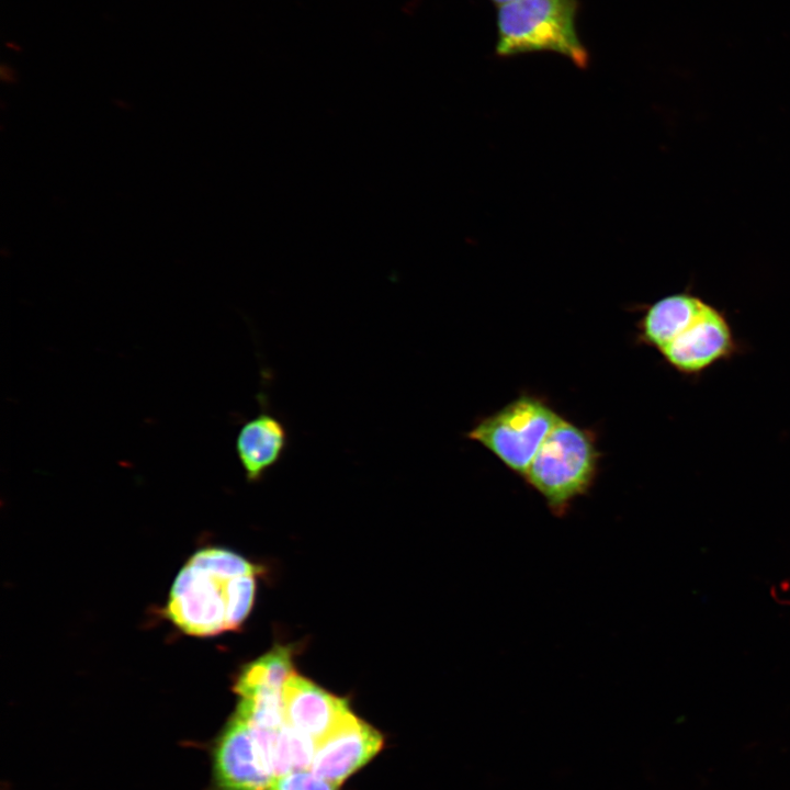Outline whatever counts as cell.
<instances>
[{
    "mask_svg": "<svg viewBox=\"0 0 790 790\" xmlns=\"http://www.w3.org/2000/svg\"><path fill=\"white\" fill-rule=\"evenodd\" d=\"M259 568L223 549L195 553L178 574L167 603L168 618L183 632L210 636L228 631L232 579Z\"/></svg>",
    "mask_w": 790,
    "mask_h": 790,
    "instance_id": "obj_1",
    "label": "cell"
},
{
    "mask_svg": "<svg viewBox=\"0 0 790 790\" xmlns=\"http://www.w3.org/2000/svg\"><path fill=\"white\" fill-rule=\"evenodd\" d=\"M577 0H517L498 7L496 54L553 52L586 68L589 55L576 30Z\"/></svg>",
    "mask_w": 790,
    "mask_h": 790,
    "instance_id": "obj_2",
    "label": "cell"
},
{
    "mask_svg": "<svg viewBox=\"0 0 790 790\" xmlns=\"http://www.w3.org/2000/svg\"><path fill=\"white\" fill-rule=\"evenodd\" d=\"M599 453L590 431L563 419L552 428L524 474L556 516L591 487Z\"/></svg>",
    "mask_w": 790,
    "mask_h": 790,
    "instance_id": "obj_3",
    "label": "cell"
},
{
    "mask_svg": "<svg viewBox=\"0 0 790 790\" xmlns=\"http://www.w3.org/2000/svg\"><path fill=\"white\" fill-rule=\"evenodd\" d=\"M560 416L542 399L522 395L479 420L467 433L509 470L524 476Z\"/></svg>",
    "mask_w": 790,
    "mask_h": 790,
    "instance_id": "obj_4",
    "label": "cell"
},
{
    "mask_svg": "<svg viewBox=\"0 0 790 790\" xmlns=\"http://www.w3.org/2000/svg\"><path fill=\"white\" fill-rule=\"evenodd\" d=\"M738 351L740 345L726 315L707 302L693 323L661 354L677 372L699 376Z\"/></svg>",
    "mask_w": 790,
    "mask_h": 790,
    "instance_id": "obj_5",
    "label": "cell"
},
{
    "mask_svg": "<svg viewBox=\"0 0 790 790\" xmlns=\"http://www.w3.org/2000/svg\"><path fill=\"white\" fill-rule=\"evenodd\" d=\"M382 745L380 732L350 712L317 744L311 770L339 786L370 761Z\"/></svg>",
    "mask_w": 790,
    "mask_h": 790,
    "instance_id": "obj_6",
    "label": "cell"
},
{
    "mask_svg": "<svg viewBox=\"0 0 790 790\" xmlns=\"http://www.w3.org/2000/svg\"><path fill=\"white\" fill-rule=\"evenodd\" d=\"M215 771L222 790H272L276 780L249 726L236 715L218 741Z\"/></svg>",
    "mask_w": 790,
    "mask_h": 790,
    "instance_id": "obj_7",
    "label": "cell"
},
{
    "mask_svg": "<svg viewBox=\"0 0 790 790\" xmlns=\"http://www.w3.org/2000/svg\"><path fill=\"white\" fill-rule=\"evenodd\" d=\"M285 723L318 744L351 712L348 702L292 674L283 687Z\"/></svg>",
    "mask_w": 790,
    "mask_h": 790,
    "instance_id": "obj_8",
    "label": "cell"
},
{
    "mask_svg": "<svg viewBox=\"0 0 790 790\" xmlns=\"http://www.w3.org/2000/svg\"><path fill=\"white\" fill-rule=\"evenodd\" d=\"M289 445L284 422L261 403L260 413L239 429L236 452L249 482L260 481L283 458Z\"/></svg>",
    "mask_w": 790,
    "mask_h": 790,
    "instance_id": "obj_9",
    "label": "cell"
},
{
    "mask_svg": "<svg viewBox=\"0 0 790 790\" xmlns=\"http://www.w3.org/2000/svg\"><path fill=\"white\" fill-rule=\"evenodd\" d=\"M706 304V300L690 292L657 300L639 321L641 341L661 352L693 323Z\"/></svg>",
    "mask_w": 790,
    "mask_h": 790,
    "instance_id": "obj_10",
    "label": "cell"
},
{
    "mask_svg": "<svg viewBox=\"0 0 790 790\" xmlns=\"http://www.w3.org/2000/svg\"><path fill=\"white\" fill-rule=\"evenodd\" d=\"M292 674L291 647L276 646L242 669L235 684V691L239 697L260 692L282 693Z\"/></svg>",
    "mask_w": 790,
    "mask_h": 790,
    "instance_id": "obj_11",
    "label": "cell"
},
{
    "mask_svg": "<svg viewBox=\"0 0 790 790\" xmlns=\"http://www.w3.org/2000/svg\"><path fill=\"white\" fill-rule=\"evenodd\" d=\"M316 742L286 723L275 732L262 749L264 759L278 779L311 768Z\"/></svg>",
    "mask_w": 790,
    "mask_h": 790,
    "instance_id": "obj_12",
    "label": "cell"
},
{
    "mask_svg": "<svg viewBox=\"0 0 790 790\" xmlns=\"http://www.w3.org/2000/svg\"><path fill=\"white\" fill-rule=\"evenodd\" d=\"M239 698L235 715L248 725L278 731L285 724L283 692H261Z\"/></svg>",
    "mask_w": 790,
    "mask_h": 790,
    "instance_id": "obj_13",
    "label": "cell"
},
{
    "mask_svg": "<svg viewBox=\"0 0 790 790\" xmlns=\"http://www.w3.org/2000/svg\"><path fill=\"white\" fill-rule=\"evenodd\" d=\"M256 592L255 575H240L232 579L228 607V630H237L249 614Z\"/></svg>",
    "mask_w": 790,
    "mask_h": 790,
    "instance_id": "obj_14",
    "label": "cell"
},
{
    "mask_svg": "<svg viewBox=\"0 0 790 790\" xmlns=\"http://www.w3.org/2000/svg\"><path fill=\"white\" fill-rule=\"evenodd\" d=\"M275 785L282 790H338L339 787L307 769L282 776Z\"/></svg>",
    "mask_w": 790,
    "mask_h": 790,
    "instance_id": "obj_15",
    "label": "cell"
},
{
    "mask_svg": "<svg viewBox=\"0 0 790 790\" xmlns=\"http://www.w3.org/2000/svg\"><path fill=\"white\" fill-rule=\"evenodd\" d=\"M490 1L494 2L495 4H497L498 7H500V5L517 1V0H490Z\"/></svg>",
    "mask_w": 790,
    "mask_h": 790,
    "instance_id": "obj_16",
    "label": "cell"
},
{
    "mask_svg": "<svg viewBox=\"0 0 790 790\" xmlns=\"http://www.w3.org/2000/svg\"><path fill=\"white\" fill-rule=\"evenodd\" d=\"M272 790H282V789L279 788L278 786H275V782H274Z\"/></svg>",
    "mask_w": 790,
    "mask_h": 790,
    "instance_id": "obj_17",
    "label": "cell"
}]
</instances>
